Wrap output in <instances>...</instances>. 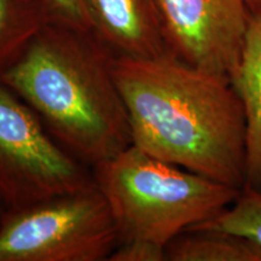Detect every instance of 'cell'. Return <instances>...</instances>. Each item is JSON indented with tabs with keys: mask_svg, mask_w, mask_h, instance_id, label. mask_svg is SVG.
Masks as SVG:
<instances>
[{
	"mask_svg": "<svg viewBox=\"0 0 261 261\" xmlns=\"http://www.w3.org/2000/svg\"><path fill=\"white\" fill-rule=\"evenodd\" d=\"M132 144L228 187L247 184V119L230 79L171 54L116 56Z\"/></svg>",
	"mask_w": 261,
	"mask_h": 261,
	"instance_id": "1",
	"label": "cell"
},
{
	"mask_svg": "<svg viewBox=\"0 0 261 261\" xmlns=\"http://www.w3.org/2000/svg\"><path fill=\"white\" fill-rule=\"evenodd\" d=\"M115 58L93 31L50 22L0 81L34 110L58 144L92 169L132 145Z\"/></svg>",
	"mask_w": 261,
	"mask_h": 261,
	"instance_id": "2",
	"label": "cell"
},
{
	"mask_svg": "<svg viewBox=\"0 0 261 261\" xmlns=\"http://www.w3.org/2000/svg\"><path fill=\"white\" fill-rule=\"evenodd\" d=\"M109 204L119 243L165 248L174 237L231 205L241 189L166 162L136 145L92 168Z\"/></svg>",
	"mask_w": 261,
	"mask_h": 261,
	"instance_id": "3",
	"label": "cell"
},
{
	"mask_svg": "<svg viewBox=\"0 0 261 261\" xmlns=\"http://www.w3.org/2000/svg\"><path fill=\"white\" fill-rule=\"evenodd\" d=\"M119 244L96 182L15 210L0 220V261H108Z\"/></svg>",
	"mask_w": 261,
	"mask_h": 261,
	"instance_id": "4",
	"label": "cell"
},
{
	"mask_svg": "<svg viewBox=\"0 0 261 261\" xmlns=\"http://www.w3.org/2000/svg\"><path fill=\"white\" fill-rule=\"evenodd\" d=\"M92 184V169L58 144L34 110L0 81V197L6 210Z\"/></svg>",
	"mask_w": 261,
	"mask_h": 261,
	"instance_id": "5",
	"label": "cell"
},
{
	"mask_svg": "<svg viewBox=\"0 0 261 261\" xmlns=\"http://www.w3.org/2000/svg\"><path fill=\"white\" fill-rule=\"evenodd\" d=\"M167 52L232 81L252 16L249 0H159Z\"/></svg>",
	"mask_w": 261,
	"mask_h": 261,
	"instance_id": "6",
	"label": "cell"
},
{
	"mask_svg": "<svg viewBox=\"0 0 261 261\" xmlns=\"http://www.w3.org/2000/svg\"><path fill=\"white\" fill-rule=\"evenodd\" d=\"M93 32L116 56L168 54L159 0H84Z\"/></svg>",
	"mask_w": 261,
	"mask_h": 261,
	"instance_id": "7",
	"label": "cell"
},
{
	"mask_svg": "<svg viewBox=\"0 0 261 261\" xmlns=\"http://www.w3.org/2000/svg\"><path fill=\"white\" fill-rule=\"evenodd\" d=\"M231 84L242 99L247 119V184L261 190V16L253 14L242 56Z\"/></svg>",
	"mask_w": 261,
	"mask_h": 261,
	"instance_id": "8",
	"label": "cell"
},
{
	"mask_svg": "<svg viewBox=\"0 0 261 261\" xmlns=\"http://www.w3.org/2000/svg\"><path fill=\"white\" fill-rule=\"evenodd\" d=\"M168 261H261V247L215 230H187L166 246Z\"/></svg>",
	"mask_w": 261,
	"mask_h": 261,
	"instance_id": "9",
	"label": "cell"
},
{
	"mask_svg": "<svg viewBox=\"0 0 261 261\" xmlns=\"http://www.w3.org/2000/svg\"><path fill=\"white\" fill-rule=\"evenodd\" d=\"M50 22L45 0H0V73L17 61Z\"/></svg>",
	"mask_w": 261,
	"mask_h": 261,
	"instance_id": "10",
	"label": "cell"
},
{
	"mask_svg": "<svg viewBox=\"0 0 261 261\" xmlns=\"http://www.w3.org/2000/svg\"><path fill=\"white\" fill-rule=\"evenodd\" d=\"M188 230L224 231L246 237L261 247V190L246 185L232 204Z\"/></svg>",
	"mask_w": 261,
	"mask_h": 261,
	"instance_id": "11",
	"label": "cell"
},
{
	"mask_svg": "<svg viewBox=\"0 0 261 261\" xmlns=\"http://www.w3.org/2000/svg\"><path fill=\"white\" fill-rule=\"evenodd\" d=\"M51 22L73 28L93 31L92 21L84 0H45Z\"/></svg>",
	"mask_w": 261,
	"mask_h": 261,
	"instance_id": "12",
	"label": "cell"
},
{
	"mask_svg": "<svg viewBox=\"0 0 261 261\" xmlns=\"http://www.w3.org/2000/svg\"><path fill=\"white\" fill-rule=\"evenodd\" d=\"M108 261H166V249L143 241L117 244Z\"/></svg>",
	"mask_w": 261,
	"mask_h": 261,
	"instance_id": "13",
	"label": "cell"
},
{
	"mask_svg": "<svg viewBox=\"0 0 261 261\" xmlns=\"http://www.w3.org/2000/svg\"><path fill=\"white\" fill-rule=\"evenodd\" d=\"M249 5L253 14L261 16V0H249Z\"/></svg>",
	"mask_w": 261,
	"mask_h": 261,
	"instance_id": "14",
	"label": "cell"
},
{
	"mask_svg": "<svg viewBox=\"0 0 261 261\" xmlns=\"http://www.w3.org/2000/svg\"><path fill=\"white\" fill-rule=\"evenodd\" d=\"M5 211H6V205H5L4 202H3L2 197H0V220H2V218H3V215H4Z\"/></svg>",
	"mask_w": 261,
	"mask_h": 261,
	"instance_id": "15",
	"label": "cell"
}]
</instances>
